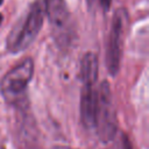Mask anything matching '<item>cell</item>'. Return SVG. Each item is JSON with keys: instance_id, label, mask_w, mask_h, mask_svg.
Returning <instances> with one entry per match:
<instances>
[{"instance_id": "cell-1", "label": "cell", "mask_w": 149, "mask_h": 149, "mask_svg": "<svg viewBox=\"0 0 149 149\" xmlns=\"http://www.w3.org/2000/svg\"><path fill=\"white\" fill-rule=\"evenodd\" d=\"M44 22V9L42 0H35L13 27L6 38V49L12 54L24 51L36 40Z\"/></svg>"}, {"instance_id": "cell-2", "label": "cell", "mask_w": 149, "mask_h": 149, "mask_svg": "<svg viewBox=\"0 0 149 149\" xmlns=\"http://www.w3.org/2000/svg\"><path fill=\"white\" fill-rule=\"evenodd\" d=\"M35 64L31 57H24L0 80V92L10 105H20L27 98V88L34 76Z\"/></svg>"}, {"instance_id": "cell-3", "label": "cell", "mask_w": 149, "mask_h": 149, "mask_svg": "<svg viewBox=\"0 0 149 149\" xmlns=\"http://www.w3.org/2000/svg\"><path fill=\"white\" fill-rule=\"evenodd\" d=\"M44 15L51 28L55 43L59 48H69L72 43L74 30L71 12L65 0H43Z\"/></svg>"}, {"instance_id": "cell-4", "label": "cell", "mask_w": 149, "mask_h": 149, "mask_svg": "<svg viewBox=\"0 0 149 149\" xmlns=\"http://www.w3.org/2000/svg\"><path fill=\"white\" fill-rule=\"evenodd\" d=\"M129 22V15L126 8L115 9L111 23L108 41L106 45V57L105 64L108 73L115 77L120 71L123 42Z\"/></svg>"}, {"instance_id": "cell-5", "label": "cell", "mask_w": 149, "mask_h": 149, "mask_svg": "<svg viewBox=\"0 0 149 149\" xmlns=\"http://www.w3.org/2000/svg\"><path fill=\"white\" fill-rule=\"evenodd\" d=\"M98 105H97V118H95V130L101 141H111L116 133V118L113 107L112 93L108 81H102L99 91L97 92Z\"/></svg>"}, {"instance_id": "cell-6", "label": "cell", "mask_w": 149, "mask_h": 149, "mask_svg": "<svg viewBox=\"0 0 149 149\" xmlns=\"http://www.w3.org/2000/svg\"><path fill=\"white\" fill-rule=\"evenodd\" d=\"M93 83H83L80 93V118L83 125L88 129H95L98 97Z\"/></svg>"}, {"instance_id": "cell-7", "label": "cell", "mask_w": 149, "mask_h": 149, "mask_svg": "<svg viewBox=\"0 0 149 149\" xmlns=\"http://www.w3.org/2000/svg\"><path fill=\"white\" fill-rule=\"evenodd\" d=\"M98 69H99V61L98 56L92 52L87 51L83 55L80 61V78L81 83H97L98 79Z\"/></svg>"}, {"instance_id": "cell-8", "label": "cell", "mask_w": 149, "mask_h": 149, "mask_svg": "<svg viewBox=\"0 0 149 149\" xmlns=\"http://www.w3.org/2000/svg\"><path fill=\"white\" fill-rule=\"evenodd\" d=\"M98 2H99L101 9H102L105 13L109 12L111 6H112V0H98Z\"/></svg>"}, {"instance_id": "cell-9", "label": "cell", "mask_w": 149, "mask_h": 149, "mask_svg": "<svg viewBox=\"0 0 149 149\" xmlns=\"http://www.w3.org/2000/svg\"><path fill=\"white\" fill-rule=\"evenodd\" d=\"M123 149H133V147H132L130 142L128 141V139H127L126 136L123 137Z\"/></svg>"}, {"instance_id": "cell-10", "label": "cell", "mask_w": 149, "mask_h": 149, "mask_svg": "<svg viewBox=\"0 0 149 149\" xmlns=\"http://www.w3.org/2000/svg\"><path fill=\"white\" fill-rule=\"evenodd\" d=\"M97 1H98V0H86V2H87V5H88V7L94 6V3H95Z\"/></svg>"}, {"instance_id": "cell-11", "label": "cell", "mask_w": 149, "mask_h": 149, "mask_svg": "<svg viewBox=\"0 0 149 149\" xmlns=\"http://www.w3.org/2000/svg\"><path fill=\"white\" fill-rule=\"evenodd\" d=\"M52 149H71V148H69V147H64V146H56V147H54Z\"/></svg>"}, {"instance_id": "cell-12", "label": "cell", "mask_w": 149, "mask_h": 149, "mask_svg": "<svg viewBox=\"0 0 149 149\" xmlns=\"http://www.w3.org/2000/svg\"><path fill=\"white\" fill-rule=\"evenodd\" d=\"M2 17H3V16H2V14H1V13H0V24H1V23H2Z\"/></svg>"}, {"instance_id": "cell-13", "label": "cell", "mask_w": 149, "mask_h": 149, "mask_svg": "<svg viewBox=\"0 0 149 149\" xmlns=\"http://www.w3.org/2000/svg\"><path fill=\"white\" fill-rule=\"evenodd\" d=\"M2 2H3V0H0V5H2Z\"/></svg>"}]
</instances>
